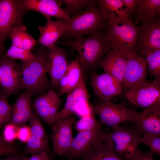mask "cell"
<instances>
[{
    "label": "cell",
    "instance_id": "cell-27",
    "mask_svg": "<svg viewBox=\"0 0 160 160\" xmlns=\"http://www.w3.org/2000/svg\"><path fill=\"white\" fill-rule=\"evenodd\" d=\"M60 1L65 4L64 9L70 18L83 9L96 5L97 4V0H62Z\"/></svg>",
    "mask_w": 160,
    "mask_h": 160
},
{
    "label": "cell",
    "instance_id": "cell-33",
    "mask_svg": "<svg viewBox=\"0 0 160 160\" xmlns=\"http://www.w3.org/2000/svg\"><path fill=\"white\" fill-rule=\"evenodd\" d=\"M141 143L148 146L152 153L160 155V135L143 134Z\"/></svg>",
    "mask_w": 160,
    "mask_h": 160
},
{
    "label": "cell",
    "instance_id": "cell-40",
    "mask_svg": "<svg viewBox=\"0 0 160 160\" xmlns=\"http://www.w3.org/2000/svg\"><path fill=\"white\" fill-rule=\"evenodd\" d=\"M128 160H153L150 152H143L138 149L135 153Z\"/></svg>",
    "mask_w": 160,
    "mask_h": 160
},
{
    "label": "cell",
    "instance_id": "cell-45",
    "mask_svg": "<svg viewBox=\"0 0 160 160\" xmlns=\"http://www.w3.org/2000/svg\"><path fill=\"white\" fill-rule=\"evenodd\" d=\"M0 86H1V78H0Z\"/></svg>",
    "mask_w": 160,
    "mask_h": 160
},
{
    "label": "cell",
    "instance_id": "cell-47",
    "mask_svg": "<svg viewBox=\"0 0 160 160\" xmlns=\"http://www.w3.org/2000/svg\"></svg>",
    "mask_w": 160,
    "mask_h": 160
},
{
    "label": "cell",
    "instance_id": "cell-37",
    "mask_svg": "<svg viewBox=\"0 0 160 160\" xmlns=\"http://www.w3.org/2000/svg\"><path fill=\"white\" fill-rule=\"evenodd\" d=\"M25 30L26 27L24 26L23 27L15 28L9 32L8 36L11 39L12 45L22 48L23 34Z\"/></svg>",
    "mask_w": 160,
    "mask_h": 160
},
{
    "label": "cell",
    "instance_id": "cell-14",
    "mask_svg": "<svg viewBox=\"0 0 160 160\" xmlns=\"http://www.w3.org/2000/svg\"><path fill=\"white\" fill-rule=\"evenodd\" d=\"M61 102L60 95L52 89L36 97L33 105L37 115L45 122L51 124L55 122Z\"/></svg>",
    "mask_w": 160,
    "mask_h": 160
},
{
    "label": "cell",
    "instance_id": "cell-35",
    "mask_svg": "<svg viewBox=\"0 0 160 160\" xmlns=\"http://www.w3.org/2000/svg\"><path fill=\"white\" fill-rule=\"evenodd\" d=\"M18 128V127L10 123L5 126L2 136L6 142L11 143L17 138Z\"/></svg>",
    "mask_w": 160,
    "mask_h": 160
},
{
    "label": "cell",
    "instance_id": "cell-46",
    "mask_svg": "<svg viewBox=\"0 0 160 160\" xmlns=\"http://www.w3.org/2000/svg\"><path fill=\"white\" fill-rule=\"evenodd\" d=\"M83 160H84L83 159Z\"/></svg>",
    "mask_w": 160,
    "mask_h": 160
},
{
    "label": "cell",
    "instance_id": "cell-18",
    "mask_svg": "<svg viewBox=\"0 0 160 160\" xmlns=\"http://www.w3.org/2000/svg\"><path fill=\"white\" fill-rule=\"evenodd\" d=\"M23 8L27 11L39 12L45 18L53 17L69 22L71 18L65 9L61 8L57 1L55 0H20Z\"/></svg>",
    "mask_w": 160,
    "mask_h": 160
},
{
    "label": "cell",
    "instance_id": "cell-6",
    "mask_svg": "<svg viewBox=\"0 0 160 160\" xmlns=\"http://www.w3.org/2000/svg\"><path fill=\"white\" fill-rule=\"evenodd\" d=\"M92 110L102 124L112 128L123 122L128 121L135 124L139 113L121 104L111 103H101L92 105Z\"/></svg>",
    "mask_w": 160,
    "mask_h": 160
},
{
    "label": "cell",
    "instance_id": "cell-16",
    "mask_svg": "<svg viewBox=\"0 0 160 160\" xmlns=\"http://www.w3.org/2000/svg\"><path fill=\"white\" fill-rule=\"evenodd\" d=\"M28 121L31 136L24 149L25 154H38L47 152L49 148L48 138L44 128L36 112L32 111Z\"/></svg>",
    "mask_w": 160,
    "mask_h": 160
},
{
    "label": "cell",
    "instance_id": "cell-24",
    "mask_svg": "<svg viewBox=\"0 0 160 160\" xmlns=\"http://www.w3.org/2000/svg\"><path fill=\"white\" fill-rule=\"evenodd\" d=\"M145 59L148 74L151 77H160V49L147 48L140 51Z\"/></svg>",
    "mask_w": 160,
    "mask_h": 160
},
{
    "label": "cell",
    "instance_id": "cell-30",
    "mask_svg": "<svg viewBox=\"0 0 160 160\" xmlns=\"http://www.w3.org/2000/svg\"><path fill=\"white\" fill-rule=\"evenodd\" d=\"M8 97L2 89L0 90V130L9 120L12 110V106L8 103Z\"/></svg>",
    "mask_w": 160,
    "mask_h": 160
},
{
    "label": "cell",
    "instance_id": "cell-32",
    "mask_svg": "<svg viewBox=\"0 0 160 160\" xmlns=\"http://www.w3.org/2000/svg\"><path fill=\"white\" fill-rule=\"evenodd\" d=\"M32 112L31 106L12 113L9 122L17 127L25 125L29 121Z\"/></svg>",
    "mask_w": 160,
    "mask_h": 160
},
{
    "label": "cell",
    "instance_id": "cell-25",
    "mask_svg": "<svg viewBox=\"0 0 160 160\" xmlns=\"http://www.w3.org/2000/svg\"><path fill=\"white\" fill-rule=\"evenodd\" d=\"M65 74L67 79V93H68L79 86L84 80L77 58L69 64Z\"/></svg>",
    "mask_w": 160,
    "mask_h": 160
},
{
    "label": "cell",
    "instance_id": "cell-3",
    "mask_svg": "<svg viewBox=\"0 0 160 160\" xmlns=\"http://www.w3.org/2000/svg\"><path fill=\"white\" fill-rule=\"evenodd\" d=\"M107 21L103 17L100 7L96 5L87 8L67 21L63 36L73 39L87 35H89L101 30L108 29Z\"/></svg>",
    "mask_w": 160,
    "mask_h": 160
},
{
    "label": "cell",
    "instance_id": "cell-21",
    "mask_svg": "<svg viewBox=\"0 0 160 160\" xmlns=\"http://www.w3.org/2000/svg\"><path fill=\"white\" fill-rule=\"evenodd\" d=\"M135 124L142 134L160 135V106L144 109Z\"/></svg>",
    "mask_w": 160,
    "mask_h": 160
},
{
    "label": "cell",
    "instance_id": "cell-13",
    "mask_svg": "<svg viewBox=\"0 0 160 160\" xmlns=\"http://www.w3.org/2000/svg\"><path fill=\"white\" fill-rule=\"evenodd\" d=\"M101 129L78 132L73 138L67 155L69 160L83 158L92 153L101 142Z\"/></svg>",
    "mask_w": 160,
    "mask_h": 160
},
{
    "label": "cell",
    "instance_id": "cell-9",
    "mask_svg": "<svg viewBox=\"0 0 160 160\" xmlns=\"http://www.w3.org/2000/svg\"><path fill=\"white\" fill-rule=\"evenodd\" d=\"M14 60L4 54L0 55L1 86L8 97L23 89L21 68Z\"/></svg>",
    "mask_w": 160,
    "mask_h": 160
},
{
    "label": "cell",
    "instance_id": "cell-23",
    "mask_svg": "<svg viewBox=\"0 0 160 160\" xmlns=\"http://www.w3.org/2000/svg\"><path fill=\"white\" fill-rule=\"evenodd\" d=\"M134 16L135 24L153 20L160 15V0H138Z\"/></svg>",
    "mask_w": 160,
    "mask_h": 160
},
{
    "label": "cell",
    "instance_id": "cell-39",
    "mask_svg": "<svg viewBox=\"0 0 160 160\" xmlns=\"http://www.w3.org/2000/svg\"><path fill=\"white\" fill-rule=\"evenodd\" d=\"M36 41L25 31L23 33L22 42V48L31 51L35 46Z\"/></svg>",
    "mask_w": 160,
    "mask_h": 160
},
{
    "label": "cell",
    "instance_id": "cell-41",
    "mask_svg": "<svg viewBox=\"0 0 160 160\" xmlns=\"http://www.w3.org/2000/svg\"><path fill=\"white\" fill-rule=\"evenodd\" d=\"M124 5L127 9L128 13L131 17L135 14L138 0H122Z\"/></svg>",
    "mask_w": 160,
    "mask_h": 160
},
{
    "label": "cell",
    "instance_id": "cell-12",
    "mask_svg": "<svg viewBox=\"0 0 160 160\" xmlns=\"http://www.w3.org/2000/svg\"><path fill=\"white\" fill-rule=\"evenodd\" d=\"M90 77V85L94 94L101 103H111L114 97L121 94L122 84L111 75L95 73Z\"/></svg>",
    "mask_w": 160,
    "mask_h": 160
},
{
    "label": "cell",
    "instance_id": "cell-31",
    "mask_svg": "<svg viewBox=\"0 0 160 160\" xmlns=\"http://www.w3.org/2000/svg\"><path fill=\"white\" fill-rule=\"evenodd\" d=\"M4 55L13 60H20L23 62H28L35 57L31 51L15 46L12 44Z\"/></svg>",
    "mask_w": 160,
    "mask_h": 160
},
{
    "label": "cell",
    "instance_id": "cell-34",
    "mask_svg": "<svg viewBox=\"0 0 160 160\" xmlns=\"http://www.w3.org/2000/svg\"><path fill=\"white\" fill-rule=\"evenodd\" d=\"M33 94L29 91H25L19 95L12 106V113H15L31 106Z\"/></svg>",
    "mask_w": 160,
    "mask_h": 160
},
{
    "label": "cell",
    "instance_id": "cell-10",
    "mask_svg": "<svg viewBox=\"0 0 160 160\" xmlns=\"http://www.w3.org/2000/svg\"><path fill=\"white\" fill-rule=\"evenodd\" d=\"M27 11L20 0H0V32L8 36L12 30L24 27L23 19Z\"/></svg>",
    "mask_w": 160,
    "mask_h": 160
},
{
    "label": "cell",
    "instance_id": "cell-4",
    "mask_svg": "<svg viewBox=\"0 0 160 160\" xmlns=\"http://www.w3.org/2000/svg\"><path fill=\"white\" fill-rule=\"evenodd\" d=\"M112 129L111 132H101V141L125 160H128L138 150V146L141 143L142 133L137 128L119 125Z\"/></svg>",
    "mask_w": 160,
    "mask_h": 160
},
{
    "label": "cell",
    "instance_id": "cell-28",
    "mask_svg": "<svg viewBox=\"0 0 160 160\" xmlns=\"http://www.w3.org/2000/svg\"><path fill=\"white\" fill-rule=\"evenodd\" d=\"M76 102V97L73 91H71L67 95L63 107L58 112L54 123L66 119L74 114Z\"/></svg>",
    "mask_w": 160,
    "mask_h": 160
},
{
    "label": "cell",
    "instance_id": "cell-26",
    "mask_svg": "<svg viewBox=\"0 0 160 160\" xmlns=\"http://www.w3.org/2000/svg\"><path fill=\"white\" fill-rule=\"evenodd\" d=\"M84 160H125L102 142Z\"/></svg>",
    "mask_w": 160,
    "mask_h": 160
},
{
    "label": "cell",
    "instance_id": "cell-38",
    "mask_svg": "<svg viewBox=\"0 0 160 160\" xmlns=\"http://www.w3.org/2000/svg\"><path fill=\"white\" fill-rule=\"evenodd\" d=\"M31 135V127L25 125L18 127L17 137L20 141L23 143H26L29 139Z\"/></svg>",
    "mask_w": 160,
    "mask_h": 160
},
{
    "label": "cell",
    "instance_id": "cell-36",
    "mask_svg": "<svg viewBox=\"0 0 160 160\" xmlns=\"http://www.w3.org/2000/svg\"><path fill=\"white\" fill-rule=\"evenodd\" d=\"M18 149L15 146L6 142L0 134V156H9L17 154Z\"/></svg>",
    "mask_w": 160,
    "mask_h": 160
},
{
    "label": "cell",
    "instance_id": "cell-15",
    "mask_svg": "<svg viewBox=\"0 0 160 160\" xmlns=\"http://www.w3.org/2000/svg\"><path fill=\"white\" fill-rule=\"evenodd\" d=\"M47 70L53 88L59 87L60 79L65 73L69 64L66 53L56 45L48 49Z\"/></svg>",
    "mask_w": 160,
    "mask_h": 160
},
{
    "label": "cell",
    "instance_id": "cell-29",
    "mask_svg": "<svg viewBox=\"0 0 160 160\" xmlns=\"http://www.w3.org/2000/svg\"><path fill=\"white\" fill-rule=\"evenodd\" d=\"M75 127L78 132L101 129L94 113L81 118L76 122Z\"/></svg>",
    "mask_w": 160,
    "mask_h": 160
},
{
    "label": "cell",
    "instance_id": "cell-7",
    "mask_svg": "<svg viewBox=\"0 0 160 160\" xmlns=\"http://www.w3.org/2000/svg\"><path fill=\"white\" fill-rule=\"evenodd\" d=\"M124 95L130 103L144 110L160 106V77L151 83L144 81Z\"/></svg>",
    "mask_w": 160,
    "mask_h": 160
},
{
    "label": "cell",
    "instance_id": "cell-5",
    "mask_svg": "<svg viewBox=\"0 0 160 160\" xmlns=\"http://www.w3.org/2000/svg\"><path fill=\"white\" fill-rule=\"evenodd\" d=\"M108 27L107 35L111 49L125 57L129 53L135 52L140 30L132 21L121 22L107 21Z\"/></svg>",
    "mask_w": 160,
    "mask_h": 160
},
{
    "label": "cell",
    "instance_id": "cell-22",
    "mask_svg": "<svg viewBox=\"0 0 160 160\" xmlns=\"http://www.w3.org/2000/svg\"><path fill=\"white\" fill-rule=\"evenodd\" d=\"M127 61L124 56L112 50L107 53L102 61L100 68L122 84Z\"/></svg>",
    "mask_w": 160,
    "mask_h": 160
},
{
    "label": "cell",
    "instance_id": "cell-19",
    "mask_svg": "<svg viewBox=\"0 0 160 160\" xmlns=\"http://www.w3.org/2000/svg\"><path fill=\"white\" fill-rule=\"evenodd\" d=\"M46 18L47 20L46 24L38 27L40 33L39 42L41 46L49 49L56 45L57 40L63 36L67 21L63 19L54 21L51 17Z\"/></svg>",
    "mask_w": 160,
    "mask_h": 160
},
{
    "label": "cell",
    "instance_id": "cell-11",
    "mask_svg": "<svg viewBox=\"0 0 160 160\" xmlns=\"http://www.w3.org/2000/svg\"><path fill=\"white\" fill-rule=\"evenodd\" d=\"M75 119L71 116L52 124L50 138L52 144V155H67L73 137L72 125Z\"/></svg>",
    "mask_w": 160,
    "mask_h": 160
},
{
    "label": "cell",
    "instance_id": "cell-43",
    "mask_svg": "<svg viewBox=\"0 0 160 160\" xmlns=\"http://www.w3.org/2000/svg\"><path fill=\"white\" fill-rule=\"evenodd\" d=\"M8 36L0 32V55L4 54L5 50L4 42Z\"/></svg>",
    "mask_w": 160,
    "mask_h": 160
},
{
    "label": "cell",
    "instance_id": "cell-1",
    "mask_svg": "<svg viewBox=\"0 0 160 160\" xmlns=\"http://www.w3.org/2000/svg\"><path fill=\"white\" fill-rule=\"evenodd\" d=\"M61 44L70 47L78 53L77 59L84 77H87L99 68L101 62L111 49L107 33L100 31L86 37H79L60 41Z\"/></svg>",
    "mask_w": 160,
    "mask_h": 160
},
{
    "label": "cell",
    "instance_id": "cell-42",
    "mask_svg": "<svg viewBox=\"0 0 160 160\" xmlns=\"http://www.w3.org/2000/svg\"><path fill=\"white\" fill-rule=\"evenodd\" d=\"M22 160H52L48 156L47 152H43L41 153L32 154L31 156H23Z\"/></svg>",
    "mask_w": 160,
    "mask_h": 160
},
{
    "label": "cell",
    "instance_id": "cell-2",
    "mask_svg": "<svg viewBox=\"0 0 160 160\" xmlns=\"http://www.w3.org/2000/svg\"><path fill=\"white\" fill-rule=\"evenodd\" d=\"M48 50L41 46L34 54L35 58L20 64L23 81V89L33 95H40L53 89L47 76V63Z\"/></svg>",
    "mask_w": 160,
    "mask_h": 160
},
{
    "label": "cell",
    "instance_id": "cell-44",
    "mask_svg": "<svg viewBox=\"0 0 160 160\" xmlns=\"http://www.w3.org/2000/svg\"><path fill=\"white\" fill-rule=\"evenodd\" d=\"M16 154L9 156V157L5 159V160H22V158L18 156Z\"/></svg>",
    "mask_w": 160,
    "mask_h": 160
},
{
    "label": "cell",
    "instance_id": "cell-17",
    "mask_svg": "<svg viewBox=\"0 0 160 160\" xmlns=\"http://www.w3.org/2000/svg\"><path fill=\"white\" fill-rule=\"evenodd\" d=\"M142 23L135 51L138 53L147 48L160 49V17Z\"/></svg>",
    "mask_w": 160,
    "mask_h": 160
},
{
    "label": "cell",
    "instance_id": "cell-8",
    "mask_svg": "<svg viewBox=\"0 0 160 160\" xmlns=\"http://www.w3.org/2000/svg\"><path fill=\"white\" fill-rule=\"evenodd\" d=\"M126 65L122 82V92H129L143 82L146 81L147 71L145 60L136 52L126 57Z\"/></svg>",
    "mask_w": 160,
    "mask_h": 160
},
{
    "label": "cell",
    "instance_id": "cell-20",
    "mask_svg": "<svg viewBox=\"0 0 160 160\" xmlns=\"http://www.w3.org/2000/svg\"><path fill=\"white\" fill-rule=\"evenodd\" d=\"M103 16L106 21L129 22L131 17L123 4L122 0H98Z\"/></svg>",
    "mask_w": 160,
    "mask_h": 160
}]
</instances>
